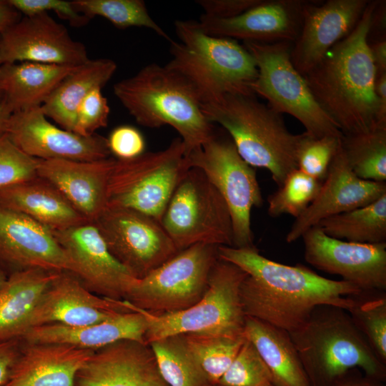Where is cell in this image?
<instances>
[{"mask_svg":"<svg viewBox=\"0 0 386 386\" xmlns=\"http://www.w3.org/2000/svg\"><path fill=\"white\" fill-rule=\"evenodd\" d=\"M376 75L386 73V40L368 43Z\"/></svg>","mask_w":386,"mask_h":386,"instance_id":"obj_50","label":"cell"},{"mask_svg":"<svg viewBox=\"0 0 386 386\" xmlns=\"http://www.w3.org/2000/svg\"><path fill=\"white\" fill-rule=\"evenodd\" d=\"M71 3L89 20L101 16L118 29L144 27L169 41L172 40L151 17L142 0H73Z\"/></svg>","mask_w":386,"mask_h":386,"instance_id":"obj_35","label":"cell"},{"mask_svg":"<svg viewBox=\"0 0 386 386\" xmlns=\"http://www.w3.org/2000/svg\"><path fill=\"white\" fill-rule=\"evenodd\" d=\"M89 59L84 44L48 13L21 17L0 34L2 64L36 62L76 66Z\"/></svg>","mask_w":386,"mask_h":386,"instance_id":"obj_15","label":"cell"},{"mask_svg":"<svg viewBox=\"0 0 386 386\" xmlns=\"http://www.w3.org/2000/svg\"><path fill=\"white\" fill-rule=\"evenodd\" d=\"M94 224L111 254L137 279L178 252L159 222L135 210L107 207Z\"/></svg>","mask_w":386,"mask_h":386,"instance_id":"obj_13","label":"cell"},{"mask_svg":"<svg viewBox=\"0 0 386 386\" xmlns=\"http://www.w3.org/2000/svg\"><path fill=\"white\" fill-rule=\"evenodd\" d=\"M0 269L9 274L30 269L73 274V264L53 231L0 205Z\"/></svg>","mask_w":386,"mask_h":386,"instance_id":"obj_18","label":"cell"},{"mask_svg":"<svg viewBox=\"0 0 386 386\" xmlns=\"http://www.w3.org/2000/svg\"><path fill=\"white\" fill-rule=\"evenodd\" d=\"M53 232L85 287L103 297L125 299L137 278L111 254L93 222Z\"/></svg>","mask_w":386,"mask_h":386,"instance_id":"obj_17","label":"cell"},{"mask_svg":"<svg viewBox=\"0 0 386 386\" xmlns=\"http://www.w3.org/2000/svg\"><path fill=\"white\" fill-rule=\"evenodd\" d=\"M131 311L123 300L99 296L73 274L61 272L43 294L31 317L29 328L49 324L89 325Z\"/></svg>","mask_w":386,"mask_h":386,"instance_id":"obj_20","label":"cell"},{"mask_svg":"<svg viewBox=\"0 0 386 386\" xmlns=\"http://www.w3.org/2000/svg\"><path fill=\"white\" fill-rule=\"evenodd\" d=\"M179 41H170L166 66L192 87L202 105L229 94H254L258 71L253 56L237 40L207 34L193 20H177Z\"/></svg>","mask_w":386,"mask_h":386,"instance_id":"obj_3","label":"cell"},{"mask_svg":"<svg viewBox=\"0 0 386 386\" xmlns=\"http://www.w3.org/2000/svg\"><path fill=\"white\" fill-rule=\"evenodd\" d=\"M124 302L131 312L89 325L49 324L31 327L20 339L27 342L65 344L94 351L122 340L145 342L147 322L144 315L129 302Z\"/></svg>","mask_w":386,"mask_h":386,"instance_id":"obj_26","label":"cell"},{"mask_svg":"<svg viewBox=\"0 0 386 386\" xmlns=\"http://www.w3.org/2000/svg\"><path fill=\"white\" fill-rule=\"evenodd\" d=\"M347 311L377 358L386 365V291L362 290Z\"/></svg>","mask_w":386,"mask_h":386,"instance_id":"obj_36","label":"cell"},{"mask_svg":"<svg viewBox=\"0 0 386 386\" xmlns=\"http://www.w3.org/2000/svg\"><path fill=\"white\" fill-rule=\"evenodd\" d=\"M114 162L112 157L95 161L38 159L36 174L94 223L107 207L108 182Z\"/></svg>","mask_w":386,"mask_h":386,"instance_id":"obj_24","label":"cell"},{"mask_svg":"<svg viewBox=\"0 0 386 386\" xmlns=\"http://www.w3.org/2000/svg\"><path fill=\"white\" fill-rule=\"evenodd\" d=\"M307 1L262 0L244 13L229 19L202 15L198 21L207 34L243 41L293 43L302 22Z\"/></svg>","mask_w":386,"mask_h":386,"instance_id":"obj_23","label":"cell"},{"mask_svg":"<svg viewBox=\"0 0 386 386\" xmlns=\"http://www.w3.org/2000/svg\"><path fill=\"white\" fill-rule=\"evenodd\" d=\"M148 345L163 378L169 386H212L183 335L168 336Z\"/></svg>","mask_w":386,"mask_h":386,"instance_id":"obj_33","label":"cell"},{"mask_svg":"<svg viewBox=\"0 0 386 386\" xmlns=\"http://www.w3.org/2000/svg\"><path fill=\"white\" fill-rule=\"evenodd\" d=\"M247 275L237 265L218 258L211 269L203 296L192 307L176 312L154 315L130 304L147 319L145 342L184 334L243 336L246 315L240 286Z\"/></svg>","mask_w":386,"mask_h":386,"instance_id":"obj_7","label":"cell"},{"mask_svg":"<svg viewBox=\"0 0 386 386\" xmlns=\"http://www.w3.org/2000/svg\"><path fill=\"white\" fill-rule=\"evenodd\" d=\"M385 1H377L368 32V43L385 39Z\"/></svg>","mask_w":386,"mask_h":386,"instance_id":"obj_47","label":"cell"},{"mask_svg":"<svg viewBox=\"0 0 386 386\" xmlns=\"http://www.w3.org/2000/svg\"><path fill=\"white\" fill-rule=\"evenodd\" d=\"M77 66L28 61L3 64L4 99L14 112L40 107Z\"/></svg>","mask_w":386,"mask_h":386,"instance_id":"obj_31","label":"cell"},{"mask_svg":"<svg viewBox=\"0 0 386 386\" xmlns=\"http://www.w3.org/2000/svg\"><path fill=\"white\" fill-rule=\"evenodd\" d=\"M2 66L0 61V102L4 99V92H3V86H2Z\"/></svg>","mask_w":386,"mask_h":386,"instance_id":"obj_53","label":"cell"},{"mask_svg":"<svg viewBox=\"0 0 386 386\" xmlns=\"http://www.w3.org/2000/svg\"><path fill=\"white\" fill-rule=\"evenodd\" d=\"M218 246L197 244L137 279L125 299L134 307L154 315L176 312L197 303L203 296Z\"/></svg>","mask_w":386,"mask_h":386,"instance_id":"obj_11","label":"cell"},{"mask_svg":"<svg viewBox=\"0 0 386 386\" xmlns=\"http://www.w3.org/2000/svg\"><path fill=\"white\" fill-rule=\"evenodd\" d=\"M370 0L307 1L300 33L292 43L290 58L303 76L327 52L354 29Z\"/></svg>","mask_w":386,"mask_h":386,"instance_id":"obj_19","label":"cell"},{"mask_svg":"<svg viewBox=\"0 0 386 386\" xmlns=\"http://www.w3.org/2000/svg\"><path fill=\"white\" fill-rule=\"evenodd\" d=\"M243 45L253 56L258 71L250 86L254 95L265 99L277 112L295 117L312 137L342 135L292 64V42L243 41Z\"/></svg>","mask_w":386,"mask_h":386,"instance_id":"obj_9","label":"cell"},{"mask_svg":"<svg viewBox=\"0 0 386 386\" xmlns=\"http://www.w3.org/2000/svg\"><path fill=\"white\" fill-rule=\"evenodd\" d=\"M341 146L350 169L359 178L386 181V127L342 134Z\"/></svg>","mask_w":386,"mask_h":386,"instance_id":"obj_34","label":"cell"},{"mask_svg":"<svg viewBox=\"0 0 386 386\" xmlns=\"http://www.w3.org/2000/svg\"><path fill=\"white\" fill-rule=\"evenodd\" d=\"M21 345L20 339L0 343V386L9 380L19 357Z\"/></svg>","mask_w":386,"mask_h":386,"instance_id":"obj_46","label":"cell"},{"mask_svg":"<svg viewBox=\"0 0 386 386\" xmlns=\"http://www.w3.org/2000/svg\"><path fill=\"white\" fill-rule=\"evenodd\" d=\"M117 65L110 59H89L78 66L55 88L41 106L43 113L62 129L74 132L76 109L92 90L102 89L112 79Z\"/></svg>","mask_w":386,"mask_h":386,"instance_id":"obj_30","label":"cell"},{"mask_svg":"<svg viewBox=\"0 0 386 386\" xmlns=\"http://www.w3.org/2000/svg\"><path fill=\"white\" fill-rule=\"evenodd\" d=\"M94 352L65 344L21 340L19 357L3 386H74L78 371Z\"/></svg>","mask_w":386,"mask_h":386,"instance_id":"obj_25","label":"cell"},{"mask_svg":"<svg viewBox=\"0 0 386 386\" xmlns=\"http://www.w3.org/2000/svg\"><path fill=\"white\" fill-rule=\"evenodd\" d=\"M20 18V13L7 0H0V34Z\"/></svg>","mask_w":386,"mask_h":386,"instance_id":"obj_51","label":"cell"},{"mask_svg":"<svg viewBox=\"0 0 386 386\" xmlns=\"http://www.w3.org/2000/svg\"><path fill=\"white\" fill-rule=\"evenodd\" d=\"M110 109L102 89L90 91L79 104L75 115L74 133L89 137L107 127Z\"/></svg>","mask_w":386,"mask_h":386,"instance_id":"obj_42","label":"cell"},{"mask_svg":"<svg viewBox=\"0 0 386 386\" xmlns=\"http://www.w3.org/2000/svg\"><path fill=\"white\" fill-rule=\"evenodd\" d=\"M304 257L315 268L340 276L362 290L386 291V242H347L327 235L315 225L302 236Z\"/></svg>","mask_w":386,"mask_h":386,"instance_id":"obj_14","label":"cell"},{"mask_svg":"<svg viewBox=\"0 0 386 386\" xmlns=\"http://www.w3.org/2000/svg\"><path fill=\"white\" fill-rule=\"evenodd\" d=\"M190 168L180 138L160 151L144 152L130 159H115L108 182L107 207L135 210L161 223L174 189Z\"/></svg>","mask_w":386,"mask_h":386,"instance_id":"obj_8","label":"cell"},{"mask_svg":"<svg viewBox=\"0 0 386 386\" xmlns=\"http://www.w3.org/2000/svg\"><path fill=\"white\" fill-rule=\"evenodd\" d=\"M376 4L370 1L352 32L304 75L315 100L342 134L377 126L376 69L367 41Z\"/></svg>","mask_w":386,"mask_h":386,"instance_id":"obj_2","label":"cell"},{"mask_svg":"<svg viewBox=\"0 0 386 386\" xmlns=\"http://www.w3.org/2000/svg\"><path fill=\"white\" fill-rule=\"evenodd\" d=\"M219 258L231 262L247 275L240 286L246 316L290 332L300 327L319 305L340 307L354 304L362 290L344 280H334L308 267L281 264L264 257L254 247L218 246Z\"/></svg>","mask_w":386,"mask_h":386,"instance_id":"obj_1","label":"cell"},{"mask_svg":"<svg viewBox=\"0 0 386 386\" xmlns=\"http://www.w3.org/2000/svg\"><path fill=\"white\" fill-rule=\"evenodd\" d=\"M24 16H30L48 11L55 12L60 18L74 26H82L89 19L78 12L71 1L64 0H7Z\"/></svg>","mask_w":386,"mask_h":386,"instance_id":"obj_43","label":"cell"},{"mask_svg":"<svg viewBox=\"0 0 386 386\" xmlns=\"http://www.w3.org/2000/svg\"><path fill=\"white\" fill-rule=\"evenodd\" d=\"M310 386H332L352 370L386 381V365L375 355L348 312L315 307L307 320L289 332Z\"/></svg>","mask_w":386,"mask_h":386,"instance_id":"obj_5","label":"cell"},{"mask_svg":"<svg viewBox=\"0 0 386 386\" xmlns=\"http://www.w3.org/2000/svg\"><path fill=\"white\" fill-rule=\"evenodd\" d=\"M202 109L212 123L226 130L240 157L252 167L267 169L278 187L297 169L302 134L291 133L282 114L258 101L254 94H229L202 104Z\"/></svg>","mask_w":386,"mask_h":386,"instance_id":"obj_6","label":"cell"},{"mask_svg":"<svg viewBox=\"0 0 386 386\" xmlns=\"http://www.w3.org/2000/svg\"><path fill=\"white\" fill-rule=\"evenodd\" d=\"M183 336L212 386L229 367L245 340L244 335L184 334Z\"/></svg>","mask_w":386,"mask_h":386,"instance_id":"obj_37","label":"cell"},{"mask_svg":"<svg viewBox=\"0 0 386 386\" xmlns=\"http://www.w3.org/2000/svg\"><path fill=\"white\" fill-rule=\"evenodd\" d=\"M262 0H199L204 15L217 19L237 16L258 4Z\"/></svg>","mask_w":386,"mask_h":386,"instance_id":"obj_45","label":"cell"},{"mask_svg":"<svg viewBox=\"0 0 386 386\" xmlns=\"http://www.w3.org/2000/svg\"><path fill=\"white\" fill-rule=\"evenodd\" d=\"M322 183L298 169L292 171L278 189L268 197V214L298 217L315 199Z\"/></svg>","mask_w":386,"mask_h":386,"instance_id":"obj_38","label":"cell"},{"mask_svg":"<svg viewBox=\"0 0 386 386\" xmlns=\"http://www.w3.org/2000/svg\"><path fill=\"white\" fill-rule=\"evenodd\" d=\"M386 193L385 182L359 178L350 169L342 146L334 157L320 191L297 218L286 235L288 243L327 217L365 206Z\"/></svg>","mask_w":386,"mask_h":386,"instance_id":"obj_21","label":"cell"},{"mask_svg":"<svg viewBox=\"0 0 386 386\" xmlns=\"http://www.w3.org/2000/svg\"><path fill=\"white\" fill-rule=\"evenodd\" d=\"M4 133L28 156L37 159L95 161L110 157L107 139L84 137L51 123L41 106L15 112Z\"/></svg>","mask_w":386,"mask_h":386,"instance_id":"obj_16","label":"cell"},{"mask_svg":"<svg viewBox=\"0 0 386 386\" xmlns=\"http://www.w3.org/2000/svg\"><path fill=\"white\" fill-rule=\"evenodd\" d=\"M14 111L9 104L3 99L0 102V134L4 133L6 125Z\"/></svg>","mask_w":386,"mask_h":386,"instance_id":"obj_52","label":"cell"},{"mask_svg":"<svg viewBox=\"0 0 386 386\" xmlns=\"http://www.w3.org/2000/svg\"><path fill=\"white\" fill-rule=\"evenodd\" d=\"M59 272L30 269L13 272L0 287V343L20 339L43 294Z\"/></svg>","mask_w":386,"mask_h":386,"instance_id":"obj_28","label":"cell"},{"mask_svg":"<svg viewBox=\"0 0 386 386\" xmlns=\"http://www.w3.org/2000/svg\"><path fill=\"white\" fill-rule=\"evenodd\" d=\"M114 94L144 127L169 125L180 135L188 155L215 133L192 87L166 65L150 64L117 82Z\"/></svg>","mask_w":386,"mask_h":386,"instance_id":"obj_4","label":"cell"},{"mask_svg":"<svg viewBox=\"0 0 386 386\" xmlns=\"http://www.w3.org/2000/svg\"><path fill=\"white\" fill-rule=\"evenodd\" d=\"M161 224L178 251L197 244L232 247V225L224 199L198 168L174 189Z\"/></svg>","mask_w":386,"mask_h":386,"instance_id":"obj_10","label":"cell"},{"mask_svg":"<svg viewBox=\"0 0 386 386\" xmlns=\"http://www.w3.org/2000/svg\"><path fill=\"white\" fill-rule=\"evenodd\" d=\"M244 335L267 366L274 386H310L287 331L246 316Z\"/></svg>","mask_w":386,"mask_h":386,"instance_id":"obj_29","label":"cell"},{"mask_svg":"<svg viewBox=\"0 0 386 386\" xmlns=\"http://www.w3.org/2000/svg\"><path fill=\"white\" fill-rule=\"evenodd\" d=\"M0 205L53 232L88 222L55 187L38 176L0 189Z\"/></svg>","mask_w":386,"mask_h":386,"instance_id":"obj_27","label":"cell"},{"mask_svg":"<svg viewBox=\"0 0 386 386\" xmlns=\"http://www.w3.org/2000/svg\"><path fill=\"white\" fill-rule=\"evenodd\" d=\"M74 386H169L150 346L122 340L98 349L78 371Z\"/></svg>","mask_w":386,"mask_h":386,"instance_id":"obj_22","label":"cell"},{"mask_svg":"<svg viewBox=\"0 0 386 386\" xmlns=\"http://www.w3.org/2000/svg\"><path fill=\"white\" fill-rule=\"evenodd\" d=\"M375 93L377 98L376 122L379 127H386V73L376 75Z\"/></svg>","mask_w":386,"mask_h":386,"instance_id":"obj_48","label":"cell"},{"mask_svg":"<svg viewBox=\"0 0 386 386\" xmlns=\"http://www.w3.org/2000/svg\"><path fill=\"white\" fill-rule=\"evenodd\" d=\"M214 386H274L253 345L245 338L235 359Z\"/></svg>","mask_w":386,"mask_h":386,"instance_id":"obj_40","label":"cell"},{"mask_svg":"<svg viewBox=\"0 0 386 386\" xmlns=\"http://www.w3.org/2000/svg\"><path fill=\"white\" fill-rule=\"evenodd\" d=\"M7 278L6 273L0 269V287L3 285Z\"/></svg>","mask_w":386,"mask_h":386,"instance_id":"obj_54","label":"cell"},{"mask_svg":"<svg viewBox=\"0 0 386 386\" xmlns=\"http://www.w3.org/2000/svg\"><path fill=\"white\" fill-rule=\"evenodd\" d=\"M219 192L229 210L232 247H254L251 212L263 200L256 172L239 154L229 137L214 135L187 155Z\"/></svg>","mask_w":386,"mask_h":386,"instance_id":"obj_12","label":"cell"},{"mask_svg":"<svg viewBox=\"0 0 386 386\" xmlns=\"http://www.w3.org/2000/svg\"><path fill=\"white\" fill-rule=\"evenodd\" d=\"M329 237L347 242H386V193L374 202L320 221L317 224Z\"/></svg>","mask_w":386,"mask_h":386,"instance_id":"obj_32","label":"cell"},{"mask_svg":"<svg viewBox=\"0 0 386 386\" xmlns=\"http://www.w3.org/2000/svg\"><path fill=\"white\" fill-rule=\"evenodd\" d=\"M107 139L109 152L117 159H133L144 152V137L132 126H119L111 132Z\"/></svg>","mask_w":386,"mask_h":386,"instance_id":"obj_44","label":"cell"},{"mask_svg":"<svg viewBox=\"0 0 386 386\" xmlns=\"http://www.w3.org/2000/svg\"><path fill=\"white\" fill-rule=\"evenodd\" d=\"M332 386H386L385 382L365 375L359 370H352Z\"/></svg>","mask_w":386,"mask_h":386,"instance_id":"obj_49","label":"cell"},{"mask_svg":"<svg viewBox=\"0 0 386 386\" xmlns=\"http://www.w3.org/2000/svg\"><path fill=\"white\" fill-rule=\"evenodd\" d=\"M342 136L314 137L306 132L302 133L297 152V169L323 182L334 157L341 147Z\"/></svg>","mask_w":386,"mask_h":386,"instance_id":"obj_39","label":"cell"},{"mask_svg":"<svg viewBox=\"0 0 386 386\" xmlns=\"http://www.w3.org/2000/svg\"><path fill=\"white\" fill-rule=\"evenodd\" d=\"M38 159L19 149L4 133L0 134V189L37 176Z\"/></svg>","mask_w":386,"mask_h":386,"instance_id":"obj_41","label":"cell"}]
</instances>
